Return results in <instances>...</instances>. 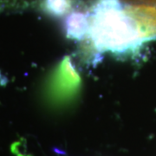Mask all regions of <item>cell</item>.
<instances>
[{
	"instance_id": "obj_1",
	"label": "cell",
	"mask_w": 156,
	"mask_h": 156,
	"mask_svg": "<svg viewBox=\"0 0 156 156\" xmlns=\"http://www.w3.org/2000/svg\"><path fill=\"white\" fill-rule=\"evenodd\" d=\"M89 36L97 50L113 53L132 51L149 37L119 0H98L89 17Z\"/></svg>"
},
{
	"instance_id": "obj_2",
	"label": "cell",
	"mask_w": 156,
	"mask_h": 156,
	"mask_svg": "<svg viewBox=\"0 0 156 156\" xmlns=\"http://www.w3.org/2000/svg\"><path fill=\"white\" fill-rule=\"evenodd\" d=\"M64 29L69 38L83 40L89 34V17L84 13L74 11L67 17Z\"/></svg>"
},
{
	"instance_id": "obj_3",
	"label": "cell",
	"mask_w": 156,
	"mask_h": 156,
	"mask_svg": "<svg viewBox=\"0 0 156 156\" xmlns=\"http://www.w3.org/2000/svg\"><path fill=\"white\" fill-rule=\"evenodd\" d=\"M45 10L50 15L55 17H62L69 11L70 7L69 0H46Z\"/></svg>"
}]
</instances>
